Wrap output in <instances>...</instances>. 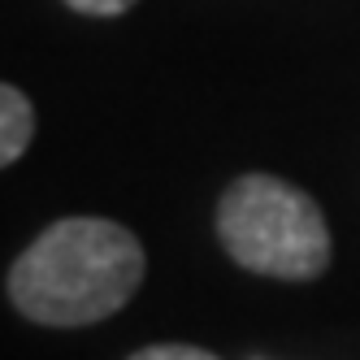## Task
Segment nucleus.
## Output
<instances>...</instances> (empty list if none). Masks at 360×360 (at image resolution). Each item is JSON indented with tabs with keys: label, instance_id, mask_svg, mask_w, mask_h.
I'll list each match as a JSON object with an SVG mask.
<instances>
[{
	"label": "nucleus",
	"instance_id": "1",
	"mask_svg": "<svg viewBox=\"0 0 360 360\" xmlns=\"http://www.w3.org/2000/svg\"><path fill=\"white\" fill-rule=\"evenodd\" d=\"M148 269L143 243L105 217H65L35 235L9 265L5 291L27 321L91 326L113 317L139 291Z\"/></svg>",
	"mask_w": 360,
	"mask_h": 360
},
{
	"label": "nucleus",
	"instance_id": "2",
	"mask_svg": "<svg viewBox=\"0 0 360 360\" xmlns=\"http://www.w3.org/2000/svg\"><path fill=\"white\" fill-rule=\"evenodd\" d=\"M217 239L243 269L282 282L321 278L334 252L321 204L274 174H243L221 191Z\"/></svg>",
	"mask_w": 360,
	"mask_h": 360
},
{
	"label": "nucleus",
	"instance_id": "3",
	"mask_svg": "<svg viewBox=\"0 0 360 360\" xmlns=\"http://www.w3.org/2000/svg\"><path fill=\"white\" fill-rule=\"evenodd\" d=\"M35 135V109L18 87H0V165H13L31 148Z\"/></svg>",
	"mask_w": 360,
	"mask_h": 360
},
{
	"label": "nucleus",
	"instance_id": "4",
	"mask_svg": "<svg viewBox=\"0 0 360 360\" xmlns=\"http://www.w3.org/2000/svg\"><path fill=\"white\" fill-rule=\"evenodd\" d=\"M131 360H221V356L191 347V343H152V347H139Z\"/></svg>",
	"mask_w": 360,
	"mask_h": 360
},
{
	"label": "nucleus",
	"instance_id": "5",
	"mask_svg": "<svg viewBox=\"0 0 360 360\" xmlns=\"http://www.w3.org/2000/svg\"><path fill=\"white\" fill-rule=\"evenodd\" d=\"M70 9H79V13H91V18H117L135 5V0H65Z\"/></svg>",
	"mask_w": 360,
	"mask_h": 360
}]
</instances>
